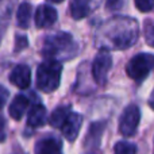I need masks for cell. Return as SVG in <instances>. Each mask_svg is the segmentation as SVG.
Here are the masks:
<instances>
[{
  "label": "cell",
  "instance_id": "obj_1",
  "mask_svg": "<svg viewBox=\"0 0 154 154\" xmlns=\"http://www.w3.org/2000/svg\"><path fill=\"white\" fill-rule=\"evenodd\" d=\"M139 35L138 23L128 16H115L107 20L95 35V42L100 49L123 50L137 42Z\"/></svg>",
  "mask_w": 154,
  "mask_h": 154
},
{
  "label": "cell",
  "instance_id": "obj_2",
  "mask_svg": "<svg viewBox=\"0 0 154 154\" xmlns=\"http://www.w3.org/2000/svg\"><path fill=\"white\" fill-rule=\"evenodd\" d=\"M77 53H79V46L75 42L73 37L68 32H57V34L49 35L43 42L42 54L45 58L68 61L76 57Z\"/></svg>",
  "mask_w": 154,
  "mask_h": 154
},
{
  "label": "cell",
  "instance_id": "obj_3",
  "mask_svg": "<svg viewBox=\"0 0 154 154\" xmlns=\"http://www.w3.org/2000/svg\"><path fill=\"white\" fill-rule=\"evenodd\" d=\"M62 73V65L57 60L46 58L38 66L37 70V87L42 92H54L60 87Z\"/></svg>",
  "mask_w": 154,
  "mask_h": 154
},
{
  "label": "cell",
  "instance_id": "obj_4",
  "mask_svg": "<svg viewBox=\"0 0 154 154\" xmlns=\"http://www.w3.org/2000/svg\"><path fill=\"white\" fill-rule=\"evenodd\" d=\"M154 69V56L149 53H139L128 61L126 72L128 77L135 81H142L149 76L150 70Z\"/></svg>",
  "mask_w": 154,
  "mask_h": 154
},
{
  "label": "cell",
  "instance_id": "obj_5",
  "mask_svg": "<svg viewBox=\"0 0 154 154\" xmlns=\"http://www.w3.org/2000/svg\"><path fill=\"white\" fill-rule=\"evenodd\" d=\"M111 66H112L111 54L108 53L107 49H100L92 64V77L96 81V84L99 85L106 84Z\"/></svg>",
  "mask_w": 154,
  "mask_h": 154
},
{
  "label": "cell",
  "instance_id": "obj_6",
  "mask_svg": "<svg viewBox=\"0 0 154 154\" xmlns=\"http://www.w3.org/2000/svg\"><path fill=\"white\" fill-rule=\"evenodd\" d=\"M139 120H141V111L135 104H130L125 108L122 116L119 119V131L123 137H133L137 133Z\"/></svg>",
  "mask_w": 154,
  "mask_h": 154
},
{
  "label": "cell",
  "instance_id": "obj_7",
  "mask_svg": "<svg viewBox=\"0 0 154 154\" xmlns=\"http://www.w3.org/2000/svg\"><path fill=\"white\" fill-rule=\"evenodd\" d=\"M57 11L49 4H42L37 8L35 12V24L39 29H46V27L53 26L57 22Z\"/></svg>",
  "mask_w": 154,
  "mask_h": 154
},
{
  "label": "cell",
  "instance_id": "obj_8",
  "mask_svg": "<svg viewBox=\"0 0 154 154\" xmlns=\"http://www.w3.org/2000/svg\"><path fill=\"white\" fill-rule=\"evenodd\" d=\"M81 125H82L81 115L77 114V112H70L69 116L66 118L65 123L61 127L62 134H64V137L66 138V141H69V142L76 141L77 135H79V133H80V128H81Z\"/></svg>",
  "mask_w": 154,
  "mask_h": 154
},
{
  "label": "cell",
  "instance_id": "obj_9",
  "mask_svg": "<svg viewBox=\"0 0 154 154\" xmlns=\"http://www.w3.org/2000/svg\"><path fill=\"white\" fill-rule=\"evenodd\" d=\"M34 154H62L61 141L51 135L43 137L35 145Z\"/></svg>",
  "mask_w": 154,
  "mask_h": 154
},
{
  "label": "cell",
  "instance_id": "obj_10",
  "mask_svg": "<svg viewBox=\"0 0 154 154\" xmlns=\"http://www.w3.org/2000/svg\"><path fill=\"white\" fill-rule=\"evenodd\" d=\"M10 81L20 89L29 88L30 82H31V70H30V68L24 64L16 65L10 75Z\"/></svg>",
  "mask_w": 154,
  "mask_h": 154
},
{
  "label": "cell",
  "instance_id": "obj_11",
  "mask_svg": "<svg viewBox=\"0 0 154 154\" xmlns=\"http://www.w3.org/2000/svg\"><path fill=\"white\" fill-rule=\"evenodd\" d=\"M30 104V100L27 96L24 95H18L14 97V100L11 101L10 104V116L14 120H20L22 116L24 115V112L27 111V107Z\"/></svg>",
  "mask_w": 154,
  "mask_h": 154
},
{
  "label": "cell",
  "instance_id": "obj_12",
  "mask_svg": "<svg viewBox=\"0 0 154 154\" xmlns=\"http://www.w3.org/2000/svg\"><path fill=\"white\" fill-rule=\"evenodd\" d=\"M46 122V108L43 104L38 103L31 107L27 116V125L30 127H41Z\"/></svg>",
  "mask_w": 154,
  "mask_h": 154
},
{
  "label": "cell",
  "instance_id": "obj_13",
  "mask_svg": "<svg viewBox=\"0 0 154 154\" xmlns=\"http://www.w3.org/2000/svg\"><path fill=\"white\" fill-rule=\"evenodd\" d=\"M14 5H15V0H0V42L11 19Z\"/></svg>",
  "mask_w": 154,
  "mask_h": 154
},
{
  "label": "cell",
  "instance_id": "obj_14",
  "mask_svg": "<svg viewBox=\"0 0 154 154\" xmlns=\"http://www.w3.org/2000/svg\"><path fill=\"white\" fill-rule=\"evenodd\" d=\"M91 10H92V0H72L70 2V14L77 20L88 16Z\"/></svg>",
  "mask_w": 154,
  "mask_h": 154
},
{
  "label": "cell",
  "instance_id": "obj_15",
  "mask_svg": "<svg viewBox=\"0 0 154 154\" xmlns=\"http://www.w3.org/2000/svg\"><path fill=\"white\" fill-rule=\"evenodd\" d=\"M104 127H106V123L104 122L92 123L89 127V131H88L85 145L89 147H93V146L97 147L99 143H100V138H101V134H103V131H104Z\"/></svg>",
  "mask_w": 154,
  "mask_h": 154
},
{
  "label": "cell",
  "instance_id": "obj_16",
  "mask_svg": "<svg viewBox=\"0 0 154 154\" xmlns=\"http://www.w3.org/2000/svg\"><path fill=\"white\" fill-rule=\"evenodd\" d=\"M70 114V106H60L51 112L50 118H49V122L53 127L56 128H61L62 125L65 123L66 118Z\"/></svg>",
  "mask_w": 154,
  "mask_h": 154
},
{
  "label": "cell",
  "instance_id": "obj_17",
  "mask_svg": "<svg viewBox=\"0 0 154 154\" xmlns=\"http://www.w3.org/2000/svg\"><path fill=\"white\" fill-rule=\"evenodd\" d=\"M31 5L29 3H22L19 5L18 11H16V20H18V26L22 29H27L30 26V20H31Z\"/></svg>",
  "mask_w": 154,
  "mask_h": 154
},
{
  "label": "cell",
  "instance_id": "obj_18",
  "mask_svg": "<svg viewBox=\"0 0 154 154\" xmlns=\"http://www.w3.org/2000/svg\"><path fill=\"white\" fill-rule=\"evenodd\" d=\"M135 153H137V146L127 141L116 142V145L114 147V154H135Z\"/></svg>",
  "mask_w": 154,
  "mask_h": 154
},
{
  "label": "cell",
  "instance_id": "obj_19",
  "mask_svg": "<svg viewBox=\"0 0 154 154\" xmlns=\"http://www.w3.org/2000/svg\"><path fill=\"white\" fill-rule=\"evenodd\" d=\"M145 38H146L147 45L154 48V22L146 23V27H145Z\"/></svg>",
  "mask_w": 154,
  "mask_h": 154
},
{
  "label": "cell",
  "instance_id": "obj_20",
  "mask_svg": "<svg viewBox=\"0 0 154 154\" xmlns=\"http://www.w3.org/2000/svg\"><path fill=\"white\" fill-rule=\"evenodd\" d=\"M134 2L141 12H149L154 8V0H134Z\"/></svg>",
  "mask_w": 154,
  "mask_h": 154
},
{
  "label": "cell",
  "instance_id": "obj_21",
  "mask_svg": "<svg viewBox=\"0 0 154 154\" xmlns=\"http://www.w3.org/2000/svg\"><path fill=\"white\" fill-rule=\"evenodd\" d=\"M8 96H10L8 89L5 87H3V85H0V109L5 106V103L8 100Z\"/></svg>",
  "mask_w": 154,
  "mask_h": 154
},
{
  "label": "cell",
  "instance_id": "obj_22",
  "mask_svg": "<svg viewBox=\"0 0 154 154\" xmlns=\"http://www.w3.org/2000/svg\"><path fill=\"white\" fill-rule=\"evenodd\" d=\"M7 138V126H5V119L0 115V143L5 141Z\"/></svg>",
  "mask_w": 154,
  "mask_h": 154
},
{
  "label": "cell",
  "instance_id": "obj_23",
  "mask_svg": "<svg viewBox=\"0 0 154 154\" xmlns=\"http://www.w3.org/2000/svg\"><path fill=\"white\" fill-rule=\"evenodd\" d=\"M24 46H27L26 37H24V35H22V37H16V46H15L16 50H22Z\"/></svg>",
  "mask_w": 154,
  "mask_h": 154
},
{
  "label": "cell",
  "instance_id": "obj_24",
  "mask_svg": "<svg viewBox=\"0 0 154 154\" xmlns=\"http://www.w3.org/2000/svg\"><path fill=\"white\" fill-rule=\"evenodd\" d=\"M149 106H150V108L154 111V89H153L152 95H150V97H149Z\"/></svg>",
  "mask_w": 154,
  "mask_h": 154
},
{
  "label": "cell",
  "instance_id": "obj_25",
  "mask_svg": "<svg viewBox=\"0 0 154 154\" xmlns=\"http://www.w3.org/2000/svg\"><path fill=\"white\" fill-rule=\"evenodd\" d=\"M50 2H54V3H60V2H62V0H50Z\"/></svg>",
  "mask_w": 154,
  "mask_h": 154
},
{
  "label": "cell",
  "instance_id": "obj_26",
  "mask_svg": "<svg viewBox=\"0 0 154 154\" xmlns=\"http://www.w3.org/2000/svg\"><path fill=\"white\" fill-rule=\"evenodd\" d=\"M18 154H23V153H18Z\"/></svg>",
  "mask_w": 154,
  "mask_h": 154
}]
</instances>
